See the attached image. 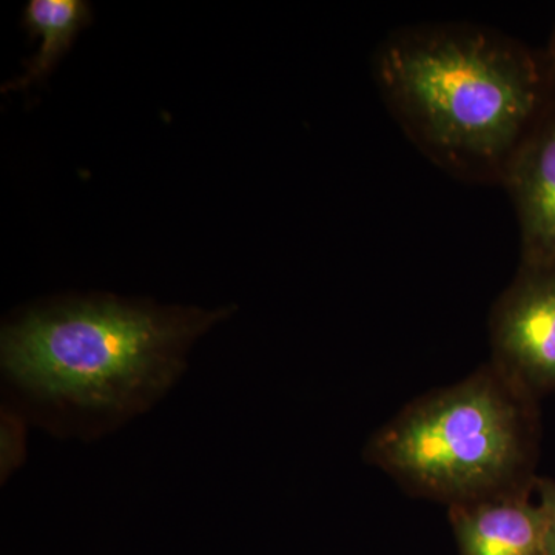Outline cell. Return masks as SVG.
<instances>
[{
	"mask_svg": "<svg viewBox=\"0 0 555 555\" xmlns=\"http://www.w3.org/2000/svg\"><path fill=\"white\" fill-rule=\"evenodd\" d=\"M235 310L109 295L33 306L0 334L11 406L53 436L98 440L159 403L193 345Z\"/></svg>",
	"mask_w": 555,
	"mask_h": 555,
	"instance_id": "6da1fadb",
	"label": "cell"
},
{
	"mask_svg": "<svg viewBox=\"0 0 555 555\" xmlns=\"http://www.w3.org/2000/svg\"><path fill=\"white\" fill-rule=\"evenodd\" d=\"M383 98L427 158L451 175L500 182L554 102L553 73L524 43L470 24L393 33L379 47Z\"/></svg>",
	"mask_w": 555,
	"mask_h": 555,
	"instance_id": "7a4b0ae2",
	"label": "cell"
},
{
	"mask_svg": "<svg viewBox=\"0 0 555 555\" xmlns=\"http://www.w3.org/2000/svg\"><path fill=\"white\" fill-rule=\"evenodd\" d=\"M531 396L494 363L404 409L372 438L369 460L449 506L529 486Z\"/></svg>",
	"mask_w": 555,
	"mask_h": 555,
	"instance_id": "3957f363",
	"label": "cell"
},
{
	"mask_svg": "<svg viewBox=\"0 0 555 555\" xmlns=\"http://www.w3.org/2000/svg\"><path fill=\"white\" fill-rule=\"evenodd\" d=\"M494 363L526 389H555V268L521 264L491 318Z\"/></svg>",
	"mask_w": 555,
	"mask_h": 555,
	"instance_id": "277c9868",
	"label": "cell"
},
{
	"mask_svg": "<svg viewBox=\"0 0 555 555\" xmlns=\"http://www.w3.org/2000/svg\"><path fill=\"white\" fill-rule=\"evenodd\" d=\"M521 233V264L555 268V102L507 166Z\"/></svg>",
	"mask_w": 555,
	"mask_h": 555,
	"instance_id": "5b68a950",
	"label": "cell"
},
{
	"mask_svg": "<svg viewBox=\"0 0 555 555\" xmlns=\"http://www.w3.org/2000/svg\"><path fill=\"white\" fill-rule=\"evenodd\" d=\"M462 555H546L545 518L529 486L449 506Z\"/></svg>",
	"mask_w": 555,
	"mask_h": 555,
	"instance_id": "8992f818",
	"label": "cell"
},
{
	"mask_svg": "<svg viewBox=\"0 0 555 555\" xmlns=\"http://www.w3.org/2000/svg\"><path fill=\"white\" fill-rule=\"evenodd\" d=\"M91 17L90 3L83 0H30L25 7L24 25L31 36H39L40 49L25 75L10 80L2 91L25 89L46 79Z\"/></svg>",
	"mask_w": 555,
	"mask_h": 555,
	"instance_id": "52a82bcc",
	"label": "cell"
},
{
	"mask_svg": "<svg viewBox=\"0 0 555 555\" xmlns=\"http://www.w3.org/2000/svg\"><path fill=\"white\" fill-rule=\"evenodd\" d=\"M22 412L16 408L7 404L2 408V429H0V438H2V447H0V476L2 481L10 478L11 474L17 469L24 462L27 454V427Z\"/></svg>",
	"mask_w": 555,
	"mask_h": 555,
	"instance_id": "ba28073f",
	"label": "cell"
},
{
	"mask_svg": "<svg viewBox=\"0 0 555 555\" xmlns=\"http://www.w3.org/2000/svg\"><path fill=\"white\" fill-rule=\"evenodd\" d=\"M534 486L545 518V553L555 555V481L537 480Z\"/></svg>",
	"mask_w": 555,
	"mask_h": 555,
	"instance_id": "9c48e42d",
	"label": "cell"
},
{
	"mask_svg": "<svg viewBox=\"0 0 555 555\" xmlns=\"http://www.w3.org/2000/svg\"><path fill=\"white\" fill-rule=\"evenodd\" d=\"M547 65H550L551 73H553V78L555 80V30L553 36H551L550 53H547Z\"/></svg>",
	"mask_w": 555,
	"mask_h": 555,
	"instance_id": "30bf717a",
	"label": "cell"
}]
</instances>
